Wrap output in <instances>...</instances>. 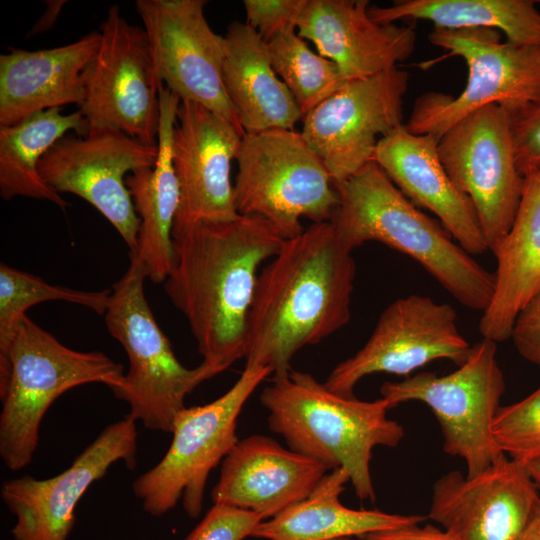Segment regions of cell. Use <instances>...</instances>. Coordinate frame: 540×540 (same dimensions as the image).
I'll return each mask as SVG.
<instances>
[{
  "mask_svg": "<svg viewBox=\"0 0 540 540\" xmlns=\"http://www.w3.org/2000/svg\"><path fill=\"white\" fill-rule=\"evenodd\" d=\"M174 267L164 282L215 375L246 356V324L258 270L285 239L266 220L239 214L172 230Z\"/></svg>",
  "mask_w": 540,
  "mask_h": 540,
  "instance_id": "cell-1",
  "label": "cell"
},
{
  "mask_svg": "<svg viewBox=\"0 0 540 540\" xmlns=\"http://www.w3.org/2000/svg\"><path fill=\"white\" fill-rule=\"evenodd\" d=\"M352 252L330 221L284 240L258 276L246 324L245 365L284 375L299 350L350 321Z\"/></svg>",
  "mask_w": 540,
  "mask_h": 540,
  "instance_id": "cell-2",
  "label": "cell"
},
{
  "mask_svg": "<svg viewBox=\"0 0 540 540\" xmlns=\"http://www.w3.org/2000/svg\"><path fill=\"white\" fill-rule=\"evenodd\" d=\"M334 187L338 205L330 222L352 250L380 242L418 262L460 304L482 312L488 307L495 274L415 206L376 162Z\"/></svg>",
  "mask_w": 540,
  "mask_h": 540,
  "instance_id": "cell-3",
  "label": "cell"
},
{
  "mask_svg": "<svg viewBox=\"0 0 540 540\" xmlns=\"http://www.w3.org/2000/svg\"><path fill=\"white\" fill-rule=\"evenodd\" d=\"M260 402L268 411L269 428L289 449L331 470L342 468L359 499L375 500L372 451L377 446L396 447L404 436L402 425L387 417L391 408L385 399L342 396L310 373L291 369L273 376Z\"/></svg>",
  "mask_w": 540,
  "mask_h": 540,
  "instance_id": "cell-4",
  "label": "cell"
},
{
  "mask_svg": "<svg viewBox=\"0 0 540 540\" xmlns=\"http://www.w3.org/2000/svg\"><path fill=\"white\" fill-rule=\"evenodd\" d=\"M124 375L106 354L71 349L25 315L0 358V457L6 467L30 464L42 419L59 396L89 383L114 390Z\"/></svg>",
  "mask_w": 540,
  "mask_h": 540,
  "instance_id": "cell-5",
  "label": "cell"
},
{
  "mask_svg": "<svg viewBox=\"0 0 540 540\" xmlns=\"http://www.w3.org/2000/svg\"><path fill=\"white\" fill-rule=\"evenodd\" d=\"M143 267L135 257L113 284L105 323L125 350L129 370L114 396L129 405L128 417L151 430L171 433L186 396L216 376L205 364L185 367L158 325L145 297Z\"/></svg>",
  "mask_w": 540,
  "mask_h": 540,
  "instance_id": "cell-6",
  "label": "cell"
},
{
  "mask_svg": "<svg viewBox=\"0 0 540 540\" xmlns=\"http://www.w3.org/2000/svg\"><path fill=\"white\" fill-rule=\"evenodd\" d=\"M236 161L234 195L239 214L263 218L285 240L304 231L301 218L330 221L338 195L323 160L301 132L245 133Z\"/></svg>",
  "mask_w": 540,
  "mask_h": 540,
  "instance_id": "cell-7",
  "label": "cell"
},
{
  "mask_svg": "<svg viewBox=\"0 0 540 540\" xmlns=\"http://www.w3.org/2000/svg\"><path fill=\"white\" fill-rule=\"evenodd\" d=\"M489 28H434V46L461 57L468 70L465 88L457 96L428 92L416 99L405 128L439 138L470 113L495 104L509 114L540 101V46L501 42Z\"/></svg>",
  "mask_w": 540,
  "mask_h": 540,
  "instance_id": "cell-8",
  "label": "cell"
},
{
  "mask_svg": "<svg viewBox=\"0 0 540 540\" xmlns=\"http://www.w3.org/2000/svg\"><path fill=\"white\" fill-rule=\"evenodd\" d=\"M272 371L245 365L235 383L214 401L184 407L174 419L172 441L162 459L132 484L144 511L162 516L180 500L197 518L210 472L238 443L237 420L243 406Z\"/></svg>",
  "mask_w": 540,
  "mask_h": 540,
  "instance_id": "cell-9",
  "label": "cell"
},
{
  "mask_svg": "<svg viewBox=\"0 0 540 540\" xmlns=\"http://www.w3.org/2000/svg\"><path fill=\"white\" fill-rule=\"evenodd\" d=\"M504 391L497 343L486 338L472 345L466 361L447 375L421 372L380 388L390 408L420 401L432 410L442 430L444 451L464 460L467 477L483 472L504 454L492 432Z\"/></svg>",
  "mask_w": 540,
  "mask_h": 540,
  "instance_id": "cell-10",
  "label": "cell"
},
{
  "mask_svg": "<svg viewBox=\"0 0 540 540\" xmlns=\"http://www.w3.org/2000/svg\"><path fill=\"white\" fill-rule=\"evenodd\" d=\"M101 41L84 74L81 111L91 129H114L157 144L159 80L144 28L130 24L118 5L108 10Z\"/></svg>",
  "mask_w": 540,
  "mask_h": 540,
  "instance_id": "cell-11",
  "label": "cell"
},
{
  "mask_svg": "<svg viewBox=\"0 0 540 540\" xmlns=\"http://www.w3.org/2000/svg\"><path fill=\"white\" fill-rule=\"evenodd\" d=\"M437 150L448 176L473 204L494 252L511 228L525 181L516 163L510 114L495 104L482 107L450 127Z\"/></svg>",
  "mask_w": 540,
  "mask_h": 540,
  "instance_id": "cell-12",
  "label": "cell"
},
{
  "mask_svg": "<svg viewBox=\"0 0 540 540\" xmlns=\"http://www.w3.org/2000/svg\"><path fill=\"white\" fill-rule=\"evenodd\" d=\"M157 157V144L114 129H91L85 136L62 137L42 157L38 171L58 194L71 193L94 206L118 231L129 255H135L140 220L126 174L153 168Z\"/></svg>",
  "mask_w": 540,
  "mask_h": 540,
  "instance_id": "cell-13",
  "label": "cell"
},
{
  "mask_svg": "<svg viewBox=\"0 0 540 540\" xmlns=\"http://www.w3.org/2000/svg\"><path fill=\"white\" fill-rule=\"evenodd\" d=\"M205 0H137L155 70L163 86L181 101L204 106L242 135L223 81L224 36L204 14Z\"/></svg>",
  "mask_w": 540,
  "mask_h": 540,
  "instance_id": "cell-14",
  "label": "cell"
},
{
  "mask_svg": "<svg viewBox=\"0 0 540 540\" xmlns=\"http://www.w3.org/2000/svg\"><path fill=\"white\" fill-rule=\"evenodd\" d=\"M457 320L450 304L416 294L396 299L381 313L365 345L339 363L324 384L334 393L353 396L357 383L374 373L408 377L438 359L459 366L472 345L461 334Z\"/></svg>",
  "mask_w": 540,
  "mask_h": 540,
  "instance_id": "cell-15",
  "label": "cell"
},
{
  "mask_svg": "<svg viewBox=\"0 0 540 540\" xmlns=\"http://www.w3.org/2000/svg\"><path fill=\"white\" fill-rule=\"evenodd\" d=\"M407 71L395 67L347 82L303 117L301 134L334 184L373 161L379 140L403 125Z\"/></svg>",
  "mask_w": 540,
  "mask_h": 540,
  "instance_id": "cell-16",
  "label": "cell"
},
{
  "mask_svg": "<svg viewBox=\"0 0 540 540\" xmlns=\"http://www.w3.org/2000/svg\"><path fill=\"white\" fill-rule=\"evenodd\" d=\"M136 452V421L126 416L105 427L60 474L5 480L0 495L16 519L11 530L14 540H67L76 506L87 489L118 461L133 470Z\"/></svg>",
  "mask_w": 540,
  "mask_h": 540,
  "instance_id": "cell-17",
  "label": "cell"
},
{
  "mask_svg": "<svg viewBox=\"0 0 540 540\" xmlns=\"http://www.w3.org/2000/svg\"><path fill=\"white\" fill-rule=\"evenodd\" d=\"M539 500L526 465L503 454L476 476L437 479L427 517L460 540H514Z\"/></svg>",
  "mask_w": 540,
  "mask_h": 540,
  "instance_id": "cell-18",
  "label": "cell"
},
{
  "mask_svg": "<svg viewBox=\"0 0 540 540\" xmlns=\"http://www.w3.org/2000/svg\"><path fill=\"white\" fill-rule=\"evenodd\" d=\"M172 140V159L179 187L173 227L236 218L231 165L242 135L204 106L181 101Z\"/></svg>",
  "mask_w": 540,
  "mask_h": 540,
  "instance_id": "cell-19",
  "label": "cell"
},
{
  "mask_svg": "<svg viewBox=\"0 0 540 540\" xmlns=\"http://www.w3.org/2000/svg\"><path fill=\"white\" fill-rule=\"evenodd\" d=\"M369 8L368 0H308L297 23L298 35L333 61L347 81L398 67L416 47L412 27L378 23Z\"/></svg>",
  "mask_w": 540,
  "mask_h": 540,
  "instance_id": "cell-20",
  "label": "cell"
},
{
  "mask_svg": "<svg viewBox=\"0 0 540 540\" xmlns=\"http://www.w3.org/2000/svg\"><path fill=\"white\" fill-rule=\"evenodd\" d=\"M330 471L270 437L252 435L239 440L222 461L211 499L267 520L307 498Z\"/></svg>",
  "mask_w": 540,
  "mask_h": 540,
  "instance_id": "cell-21",
  "label": "cell"
},
{
  "mask_svg": "<svg viewBox=\"0 0 540 540\" xmlns=\"http://www.w3.org/2000/svg\"><path fill=\"white\" fill-rule=\"evenodd\" d=\"M439 137L414 134L404 124L381 138L373 161L418 208L435 214L470 255L489 250L469 198L452 182L438 155Z\"/></svg>",
  "mask_w": 540,
  "mask_h": 540,
  "instance_id": "cell-22",
  "label": "cell"
},
{
  "mask_svg": "<svg viewBox=\"0 0 540 540\" xmlns=\"http://www.w3.org/2000/svg\"><path fill=\"white\" fill-rule=\"evenodd\" d=\"M100 32L36 51L10 48L0 55V125L67 104L82 105L84 71L96 54Z\"/></svg>",
  "mask_w": 540,
  "mask_h": 540,
  "instance_id": "cell-23",
  "label": "cell"
},
{
  "mask_svg": "<svg viewBox=\"0 0 540 540\" xmlns=\"http://www.w3.org/2000/svg\"><path fill=\"white\" fill-rule=\"evenodd\" d=\"M158 157L153 168L127 175L126 186L140 220L135 257L146 278L165 282L175 263L172 230L179 206V187L172 159V140L180 98L166 87L159 92Z\"/></svg>",
  "mask_w": 540,
  "mask_h": 540,
  "instance_id": "cell-24",
  "label": "cell"
},
{
  "mask_svg": "<svg viewBox=\"0 0 540 540\" xmlns=\"http://www.w3.org/2000/svg\"><path fill=\"white\" fill-rule=\"evenodd\" d=\"M224 40V86L244 132L293 130L303 116L274 71L261 36L247 23L234 21Z\"/></svg>",
  "mask_w": 540,
  "mask_h": 540,
  "instance_id": "cell-25",
  "label": "cell"
},
{
  "mask_svg": "<svg viewBox=\"0 0 540 540\" xmlns=\"http://www.w3.org/2000/svg\"><path fill=\"white\" fill-rule=\"evenodd\" d=\"M493 254L495 289L479 331L498 343L511 338L518 313L540 290V171L525 176L511 228Z\"/></svg>",
  "mask_w": 540,
  "mask_h": 540,
  "instance_id": "cell-26",
  "label": "cell"
},
{
  "mask_svg": "<svg viewBox=\"0 0 540 540\" xmlns=\"http://www.w3.org/2000/svg\"><path fill=\"white\" fill-rule=\"evenodd\" d=\"M349 482L342 468L328 472L304 500L261 521L250 537L265 540H338L421 524L427 517L352 509L340 495Z\"/></svg>",
  "mask_w": 540,
  "mask_h": 540,
  "instance_id": "cell-27",
  "label": "cell"
},
{
  "mask_svg": "<svg viewBox=\"0 0 540 540\" xmlns=\"http://www.w3.org/2000/svg\"><path fill=\"white\" fill-rule=\"evenodd\" d=\"M85 136L89 124L81 110L63 114L61 108L34 113L13 125H0V195L4 200L28 197L69 206L41 178L38 166L49 149L68 132Z\"/></svg>",
  "mask_w": 540,
  "mask_h": 540,
  "instance_id": "cell-28",
  "label": "cell"
},
{
  "mask_svg": "<svg viewBox=\"0 0 540 540\" xmlns=\"http://www.w3.org/2000/svg\"><path fill=\"white\" fill-rule=\"evenodd\" d=\"M368 13L381 24L414 19L449 30L489 28L508 42L540 46V11L532 0H399Z\"/></svg>",
  "mask_w": 540,
  "mask_h": 540,
  "instance_id": "cell-29",
  "label": "cell"
},
{
  "mask_svg": "<svg viewBox=\"0 0 540 540\" xmlns=\"http://www.w3.org/2000/svg\"><path fill=\"white\" fill-rule=\"evenodd\" d=\"M295 30L290 26L265 44L274 71L304 117L349 81L333 61L313 52Z\"/></svg>",
  "mask_w": 540,
  "mask_h": 540,
  "instance_id": "cell-30",
  "label": "cell"
},
{
  "mask_svg": "<svg viewBox=\"0 0 540 540\" xmlns=\"http://www.w3.org/2000/svg\"><path fill=\"white\" fill-rule=\"evenodd\" d=\"M111 290L84 291L52 285L38 276L0 264V358L4 357L14 331L26 311L42 302L65 301L104 314Z\"/></svg>",
  "mask_w": 540,
  "mask_h": 540,
  "instance_id": "cell-31",
  "label": "cell"
},
{
  "mask_svg": "<svg viewBox=\"0 0 540 540\" xmlns=\"http://www.w3.org/2000/svg\"><path fill=\"white\" fill-rule=\"evenodd\" d=\"M492 432L508 457L525 465L540 458V385L522 400L500 407Z\"/></svg>",
  "mask_w": 540,
  "mask_h": 540,
  "instance_id": "cell-32",
  "label": "cell"
},
{
  "mask_svg": "<svg viewBox=\"0 0 540 540\" xmlns=\"http://www.w3.org/2000/svg\"><path fill=\"white\" fill-rule=\"evenodd\" d=\"M261 521L255 512L213 504L184 540H244Z\"/></svg>",
  "mask_w": 540,
  "mask_h": 540,
  "instance_id": "cell-33",
  "label": "cell"
},
{
  "mask_svg": "<svg viewBox=\"0 0 540 540\" xmlns=\"http://www.w3.org/2000/svg\"><path fill=\"white\" fill-rule=\"evenodd\" d=\"M308 0H244L247 24L268 42L284 29L297 27Z\"/></svg>",
  "mask_w": 540,
  "mask_h": 540,
  "instance_id": "cell-34",
  "label": "cell"
},
{
  "mask_svg": "<svg viewBox=\"0 0 540 540\" xmlns=\"http://www.w3.org/2000/svg\"><path fill=\"white\" fill-rule=\"evenodd\" d=\"M516 163L525 177L540 171V101L510 114Z\"/></svg>",
  "mask_w": 540,
  "mask_h": 540,
  "instance_id": "cell-35",
  "label": "cell"
},
{
  "mask_svg": "<svg viewBox=\"0 0 540 540\" xmlns=\"http://www.w3.org/2000/svg\"><path fill=\"white\" fill-rule=\"evenodd\" d=\"M511 339L518 353L540 368V290L518 313Z\"/></svg>",
  "mask_w": 540,
  "mask_h": 540,
  "instance_id": "cell-36",
  "label": "cell"
},
{
  "mask_svg": "<svg viewBox=\"0 0 540 540\" xmlns=\"http://www.w3.org/2000/svg\"><path fill=\"white\" fill-rule=\"evenodd\" d=\"M362 540H460L444 529L432 525H410L394 530L367 534Z\"/></svg>",
  "mask_w": 540,
  "mask_h": 540,
  "instance_id": "cell-37",
  "label": "cell"
},
{
  "mask_svg": "<svg viewBox=\"0 0 540 540\" xmlns=\"http://www.w3.org/2000/svg\"><path fill=\"white\" fill-rule=\"evenodd\" d=\"M45 3V11L26 34V38H30L51 30L54 27L67 1L47 0L45 1Z\"/></svg>",
  "mask_w": 540,
  "mask_h": 540,
  "instance_id": "cell-38",
  "label": "cell"
},
{
  "mask_svg": "<svg viewBox=\"0 0 540 540\" xmlns=\"http://www.w3.org/2000/svg\"><path fill=\"white\" fill-rule=\"evenodd\" d=\"M514 540H540V500L526 525Z\"/></svg>",
  "mask_w": 540,
  "mask_h": 540,
  "instance_id": "cell-39",
  "label": "cell"
},
{
  "mask_svg": "<svg viewBox=\"0 0 540 540\" xmlns=\"http://www.w3.org/2000/svg\"><path fill=\"white\" fill-rule=\"evenodd\" d=\"M526 467L540 493V458L527 463Z\"/></svg>",
  "mask_w": 540,
  "mask_h": 540,
  "instance_id": "cell-40",
  "label": "cell"
},
{
  "mask_svg": "<svg viewBox=\"0 0 540 540\" xmlns=\"http://www.w3.org/2000/svg\"><path fill=\"white\" fill-rule=\"evenodd\" d=\"M338 540H355V539H352V538H344V539H338Z\"/></svg>",
  "mask_w": 540,
  "mask_h": 540,
  "instance_id": "cell-41",
  "label": "cell"
}]
</instances>
